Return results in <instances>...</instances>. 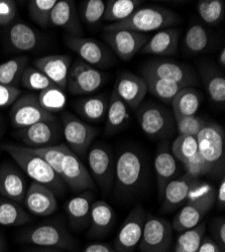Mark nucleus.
<instances>
[{"label":"nucleus","mask_w":225,"mask_h":252,"mask_svg":"<svg viewBox=\"0 0 225 252\" xmlns=\"http://www.w3.org/2000/svg\"><path fill=\"white\" fill-rule=\"evenodd\" d=\"M105 8L106 2L102 0H86L81 2L80 14L86 25L95 26L103 19Z\"/></svg>","instance_id":"obj_46"},{"label":"nucleus","mask_w":225,"mask_h":252,"mask_svg":"<svg viewBox=\"0 0 225 252\" xmlns=\"http://www.w3.org/2000/svg\"><path fill=\"white\" fill-rule=\"evenodd\" d=\"M103 38L120 60L128 62L146 46L150 36L132 31L115 30L104 32Z\"/></svg>","instance_id":"obj_17"},{"label":"nucleus","mask_w":225,"mask_h":252,"mask_svg":"<svg viewBox=\"0 0 225 252\" xmlns=\"http://www.w3.org/2000/svg\"><path fill=\"white\" fill-rule=\"evenodd\" d=\"M136 118L141 130L154 139H166L175 128L174 115L158 103H142L138 107Z\"/></svg>","instance_id":"obj_6"},{"label":"nucleus","mask_w":225,"mask_h":252,"mask_svg":"<svg viewBox=\"0 0 225 252\" xmlns=\"http://www.w3.org/2000/svg\"><path fill=\"white\" fill-rule=\"evenodd\" d=\"M31 221L32 217L23 208L22 204L0 196V225L22 226Z\"/></svg>","instance_id":"obj_33"},{"label":"nucleus","mask_w":225,"mask_h":252,"mask_svg":"<svg viewBox=\"0 0 225 252\" xmlns=\"http://www.w3.org/2000/svg\"><path fill=\"white\" fill-rule=\"evenodd\" d=\"M115 213L105 201L93 202L90 210V232L93 237H102L110 232L114 224Z\"/></svg>","instance_id":"obj_28"},{"label":"nucleus","mask_w":225,"mask_h":252,"mask_svg":"<svg viewBox=\"0 0 225 252\" xmlns=\"http://www.w3.org/2000/svg\"><path fill=\"white\" fill-rule=\"evenodd\" d=\"M24 252H64V250L59 248H52V247H38L35 246L33 248H30Z\"/></svg>","instance_id":"obj_55"},{"label":"nucleus","mask_w":225,"mask_h":252,"mask_svg":"<svg viewBox=\"0 0 225 252\" xmlns=\"http://www.w3.org/2000/svg\"><path fill=\"white\" fill-rule=\"evenodd\" d=\"M25 173L9 161L0 163V196L24 204L28 191Z\"/></svg>","instance_id":"obj_20"},{"label":"nucleus","mask_w":225,"mask_h":252,"mask_svg":"<svg viewBox=\"0 0 225 252\" xmlns=\"http://www.w3.org/2000/svg\"><path fill=\"white\" fill-rule=\"evenodd\" d=\"M198 252H221V250L211 237L204 236L200 243Z\"/></svg>","instance_id":"obj_52"},{"label":"nucleus","mask_w":225,"mask_h":252,"mask_svg":"<svg viewBox=\"0 0 225 252\" xmlns=\"http://www.w3.org/2000/svg\"><path fill=\"white\" fill-rule=\"evenodd\" d=\"M58 0H31L29 2V15L38 27H50L51 12Z\"/></svg>","instance_id":"obj_43"},{"label":"nucleus","mask_w":225,"mask_h":252,"mask_svg":"<svg viewBox=\"0 0 225 252\" xmlns=\"http://www.w3.org/2000/svg\"><path fill=\"white\" fill-rule=\"evenodd\" d=\"M141 77H152L185 84L191 87L198 82L194 71L187 65L168 60H152L141 68Z\"/></svg>","instance_id":"obj_13"},{"label":"nucleus","mask_w":225,"mask_h":252,"mask_svg":"<svg viewBox=\"0 0 225 252\" xmlns=\"http://www.w3.org/2000/svg\"><path fill=\"white\" fill-rule=\"evenodd\" d=\"M218 64L222 69L225 68V49L224 48H222V50L218 56Z\"/></svg>","instance_id":"obj_56"},{"label":"nucleus","mask_w":225,"mask_h":252,"mask_svg":"<svg viewBox=\"0 0 225 252\" xmlns=\"http://www.w3.org/2000/svg\"><path fill=\"white\" fill-rule=\"evenodd\" d=\"M82 252H116V250L106 243H92L86 246Z\"/></svg>","instance_id":"obj_53"},{"label":"nucleus","mask_w":225,"mask_h":252,"mask_svg":"<svg viewBox=\"0 0 225 252\" xmlns=\"http://www.w3.org/2000/svg\"><path fill=\"white\" fill-rule=\"evenodd\" d=\"M147 216L145 209L140 205L131 210L116 235L114 241L116 252H134L140 242Z\"/></svg>","instance_id":"obj_15"},{"label":"nucleus","mask_w":225,"mask_h":252,"mask_svg":"<svg viewBox=\"0 0 225 252\" xmlns=\"http://www.w3.org/2000/svg\"><path fill=\"white\" fill-rule=\"evenodd\" d=\"M18 240L38 247L59 248L64 251H73L77 248V241L64 224L60 222H49L30 227L19 233Z\"/></svg>","instance_id":"obj_5"},{"label":"nucleus","mask_w":225,"mask_h":252,"mask_svg":"<svg viewBox=\"0 0 225 252\" xmlns=\"http://www.w3.org/2000/svg\"><path fill=\"white\" fill-rule=\"evenodd\" d=\"M10 121L14 128L23 129L40 121L52 120L56 117L40 106L37 95L29 93L19 96L11 105Z\"/></svg>","instance_id":"obj_12"},{"label":"nucleus","mask_w":225,"mask_h":252,"mask_svg":"<svg viewBox=\"0 0 225 252\" xmlns=\"http://www.w3.org/2000/svg\"><path fill=\"white\" fill-rule=\"evenodd\" d=\"M205 230V223H200L194 228L183 231L176 240L175 252H198Z\"/></svg>","instance_id":"obj_40"},{"label":"nucleus","mask_w":225,"mask_h":252,"mask_svg":"<svg viewBox=\"0 0 225 252\" xmlns=\"http://www.w3.org/2000/svg\"><path fill=\"white\" fill-rule=\"evenodd\" d=\"M170 148L173 156L183 164L188 162L198 155V143L196 136L179 135L173 141Z\"/></svg>","instance_id":"obj_41"},{"label":"nucleus","mask_w":225,"mask_h":252,"mask_svg":"<svg viewBox=\"0 0 225 252\" xmlns=\"http://www.w3.org/2000/svg\"><path fill=\"white\" fill-rule=\"evenodd\" d=\"M215 194L216 190L212 185L199 181L191 190L179 213L174 217L173 230L183 232L200 224L214 206Z\"/></svg>","instance_id":"obj_2"},{"label":"nucleus","mask_w":225,"mask_h":252,"mask_svg":"<svg viewBox=\"0 0 225 252\" xmlns=\"http://www.w3.org/2000/svg\"><path fill=\"white\" fill-rule=\"evenodd\" d=\"M62 124H60L57 118H55L18 129L16 134L28 148L40 149L56 145L62 137Z\"/></svg>","instance_id":"obj_16"},{"label":"nucleus","mask_w":225,"mask_h":252,"mask_svg":"<svg viewBox=\"0 0 225 252\" xmlns=\"http://www.w3.org/2000/svg\"><path fill=\"white\" fill-rule=\"evenodd\" d=\"M145 79L147 86H148V93H151L158 99L161 100L166 103H172L175 96L184 88L189 87L185 84L176 83L169 80H162L157 79L152 77H142Z\"/></svg>","instance_id":"obj_36"},{"label":"nucleus","mask_w":225,"mask_h":252,"mask_svg":"<svg viewBox=\"0 0 225 252\" xmlns=\"http://www.w3.org/2000/svg\"><path fill=\"white\" fill-rule=\"evenodd\" d=\"M198 154L211 166L212 172H218L224 164V131L220 125L206 122L196 135Z\"/></svg>","instance_id":"obj_7"},{"label":"nucleus","mask_w":225,"mask_h":252,"mask_svg":"<svg viewBox=\"0 0 225 252\" xmlns=\"http://www.w3.org/2000/svg\"><path fill=\"white\" fill-rule=\"evenodd\" d=\"M6 241L3 237V235L0 233V252H4L6 249Z\"/></svg>","instance_id":"obj_57"},{"label":"nucleus","mask_w":225,"mask_h":252,"mask_svg":"<svg viewBox=\"0 0 225 252\" xmlns=\"http://www.w3.org/2000/svg\"><path fill=\"white\" fill-rule=\"evenodd\" d=\"M93 202L94 195L89 191H85L66 203V213L73 229H84L89 225L90 210Z\"/></svg>","instance_id":"obj_27"},{"label":"nucleus","mask_w":225,"mask_h":252,"mask_svg":"<svg viewBox=\"0 0 225 252\" xmlns=\"http://www.w3.org/2000/svg\"><path fill=\"white\" fill-rule=\"evenodd\" d=\"M7 38L10 46L18 52H31L39 45L36 32L22 22L15 23L9 28Z\"/></svg>","instance_id":"obj_31"},{"label":"nucleus","mask_w":225,"mask_h":252,"mask_svg":"<svg viewBox=\"0 0 225 252\" xmlns=\"http://www.w3.org/2000/svg\"><path fill=\"white\" fill-rule=\"evenodd\" d=\"M186 170V175L199 180L200 177L212 173L211 166L199 154L190 159L188 162L184 163Z\"/></svg>","instance_id":"obj_48"},{"label":"nucleus","mask_w":225,"mask_h":252,"mask_svg":"<svg viewBox=\"0 0 225 252\" xmlns=\"http://www.w3.org/2000/svg\"><path fill=\"white\" fill-rule=\"evenodd\" d=\"M173 242V227L157 216H147L142 236L138 244L141 252H169Z\"/></svg>","instance_id":"obj_9"},{"label":"nucleus","mask_w":225,"mask_h":252,"mask_svg":"<svg viewBox=\"0 0 225 252\" xmlns=\"http://www.w3.org/2000/svg\"><path fill=\"white\" fill-rule=\"evenodd\" d=\"M142 4L140 0H109L106 2L104 20L118 24L129 18Z\"/></svg>","instance_id":"obj_37"},{"label":"nucleus","mask_w":225,"mask_h":252,"mask_svg":"<svg viewBox=\"0 0 225 252\" xmlns=\"http://www.w3.org/2000/svg\"><path fill=\"white\" fill-rule=\"evenodd\" d=\"M40 106L47 112L54 114L62 111L67 105V94L64 89L56 85L49 87L37 94Z\"/></svg>","instance_id":"obj_39"},{"label":"nucleus","mask_w":225,"mask_h":252,"mask_svg":"<svg viewBox=\"0 0 225 252\" xmlns=\"http://www.w3.org/2000/svg\"><path fill=\"white\" fill-rule=\"evenodd\" d=\"M28 64L29 58L26 56L15 57L0 64V84L17 88Z\"/></svg>","instance_id":"obj_34"},{"label":"nucleus","mask_w":225,"mask_h":252,"mask_svg":"<svg viewBox=\"0 0 225 252\" xmlns=\"http://www.w3.org/2000/svg\"><path fill=\"white\" fill-rule=\"evenodd\" d=\"M178 160L171 152L168 141H162L158 148L155 158V172L159 196L161 198L166 186L178 173Z\"/></svg>","instance_id":"obj_24"},{"label":"nucleus","mask_w":225,"mask_h":252,"mask_svg":"<svg viewBox=\"0 0 225 252\" xmlns=\"http://www.w3.org/2000/svg\"><path fill=\"white\" fill-rule=\"evenodd\" d=\"M180 22V16L170 9L160 6H147L137 8L124 22L106 26L104 28V32L127 30L147 33L171 28L178 25Z\"/></svg>","instance_id":"obj_3"},{"label":"nucleus","mask_w":225,"mask_h":252,"mask_svg":"<svg viewBox=\"0 0 225 252\" xmlns=\"http://www.w3.org/2000/svg\"><path fill=\"white\" fill-rule=\"evenodd\" d=\"M180 32L177 29L161 30L150 37L146 46L141 49L142 55L154 56H173L179 47Z\"/></svg>","instance_id":"obj_26"},{"label":"nucleus","mask_w":225,"mask_h":252,"mask_svg":"<svg viewBox=\"0 0 225 252\" xmlns=\"http://www.w3.org/2000/svg\"><path fill=\"white\" fill-rule=\"evenodd\" d=\"M67 145L64 143L56 144L52 146H46L40 149H31L33 153L42 158L52 169L60 176L61 175V163L64 157V152Z\"/></svg>","instance_id":"obj_45"},{"label":"nucleus","mask_w":225,"mask_h":252,"mask_svg":"<svg viewBox=\"0 0 225 252\" xmlns=\"http://www.w3.org/2000/svg\"><path fill=\"white\" fill-rule=\"evenodd\" d=\"M105 75L82 60H76L70 67L67 89L73 95L93 94L103 86Z\"/></svg>","instance_id":"obj_10"},{"label":"nucleus","mask_w":225,"mask_h":252,"mask_svg":"<svg viewBox=\"0 0 225 252\" xmlns=\"http://www.w3.org/2000/svg\"><path fill=\"white\" fill-rule=\"evenodd\" d=\"M202 103L201 93L193 87L182 89L172 101L173 115L193 116L198 112Z\"/></svg>","instance_id":"obj_32"},{"label":"nucleus","mask_w":225,"mask_h":252,"mask_svg":"<svg viewBox=\"0 0 225 252\" xmlns=\"http://www.w3.org/2000/svg\"><path fill=\"white\" fill-rule=\"evenodd\" d=\"M212 239L216 242L221 252H225V219L224 217L215 218L211 225Z\"/></svg>","instance_id":"obj_50"},{"label":"nucleus","mask_w":225,"mask_h":252,"mask_svg":"<svg viewBox=\"0 0 225 252\" xmlns=\"http://www.w3.org/2000/svg\"><path fill=\"white\" fill-rule=\"evenodd\" d=\"M24 205L30 213L38 217L50 216L58 209L57 196L50 189L35 182L28 188Z\"/></svg>","instance_id":"obj_21"},{"label":"nucleus","mask_w":225,"mask_h":252,"mask_svg":"<svg viewBox=\"0 0 225 252\" xmlns=\"http://www.w3.org/2000/svg\"><path fill=\"white\" fill-rule=\"evenodd\" d=\"M201 75L211 100L217 104H224L225 78L223 74L214 67L204 66L201 68Z\"/></svg>","instance_id":"obj_35"},{"label":"nucleus","mask_w":225,"mask_h":252,"mask_svg":"<svg viewBox=\"0 0 225 252\" xmlns=\"http://www.w3.org/2000/svg\"><path fill=\"white\" fill-rule=\"evenodd\" d=\"M113 91L129 108L135 110L144 103L148 86L141 76L126 71L118 74Z\"/></svg>","instance_id":"obj_19"},{"label":"nucleus","mask_w":225,"mask_h":252,"mask_svg":"<svg viewBox=\"0 0 225 252\" xmlns=\"http://www.w3.org/2000/svg\"><path fill=\"white\" fill-rule=\"evenodd\" d=\"M197 10L204 23L216 25L224 18L225 2L223 0H201L197 3Z\"/></svg>","instance_id":"obj_42"},{"label":"nucleus","mask_w":225,"mask_h":252,"mask_svg":"<svg viewBox=\"0 0 225 252\" xmlns=\"http://www.w3.org/2000/svg\"><path fill=\"white\" fill-rule=\"evenodd\" d=\"M1 127H2V122H1V120H0V136H1V134H2V130H1Z\"/></svg>","instance_id":"obj_58"},{"label":"nucleus","mask_w":225,"mask_h":252,"mask_svg":"<svg viewBox=\"0 0 225 252\" xmlns=\"http://www.w3.org/2000/svg\"><path fill=\"white\" fill-rule=\"evenodd\" d=\"M20 95H22V91L18 88L8 87L0 84V108L11 106Z\"/></svg>","instance_id":"obj_51"},{"label":"nucleus","mask_w":225,"mask_h":252,"mask_svg":"<svg viewBox=\"0 0 225 252\" xmlns=\"http://www.w3.org/2000/svg\"><path fill=\"white\" fill-rule=\"evenodd\" d=\"M72 65V58L68 55H51L33 61L35 69L44 73L56 86L67 89V81Z\"/></svg>","instance_id":"obj_22"},{"label":"nucleus","mask_w":225,"mask_h":252,"mask_svg":"<svg viewBox=\"0 0 225 252\" xmlns=\"http://www.w3.org/2000/svg\"><path fill=\"white\" fill-rule=\"evenodd\" d=\"M145 160L137 151L126 149L121 151L115 160L114 183L116 193L121 196H131L138 191L145 179Z\"/></svg>","instance_id":"obj_4"},{"label":"nucleus","mask_w":225,"mask_h":252,"mask_svg":"<svg viewBox=\"0 0 225 252\" xmlns=\"http://www.w3.org/2000/svg\"><path fill=\"white\" fill-rule=\"evenodd\" d=\"M64 183L74 193L93 190L95 183L87 167L70 149L66 148L61 163V175Z\"/></svg>","instance_id":"obj_14"},{"label":"nucleus","mask_w":225,"mask_h":252,"mask_svg":"<svg viewBox=\"0 0 225 252\" xmlns=\"http://www.w3.org/2000/svg\"><path fill=\"white\" fill-rule=\"evenodd\" d=\"M211 44L208 31L201 25H193L184 38V47L189 54L198 55L205 52Z\"/></svg>","instance_id":"obj_38"},{"label":"nucleus","mask_w":225,"mask_h":252,"mask_svg":"<svg viewBox=\"0 0 225 252\" xmlns=\"http://www.w3.org/2000/svg\"><path fill=\"white\" fill-rule=\"evenodd\" d=\"M50 26L63 29L72 36H82L83 33L76 4L72 0H58L51 12Z\"/></svg>","instance_id":"obj_23"},{"label":"nucleus","mask_w":225,"mask_h":252,"mask_svg":"<svg viewBox=\"0 0 225 252\" xmlns=\"http://www.w3.org/2000/svg\"><path fill=\"white\" fill-rule=\"evenodd\" d=\"M175 126L179 135L196 136L206 124V121L196 115L193 116H174Z\"/></svg>","instance_id":"obj_47"},{"label":"nucleus","mask_w":225,"mask_h":252,"mask_svg":"<svg viewBox=\"0 0 225 252\" xmlns=\"http://www.w3.org/2000/svg\"><path fill=\"white\" fill-rule=\"evenodd\" d=\"M105 117V132L107 134H114L125 129L130 119L127 104L116 95L114 91H112L108 99V107Z\"/></svg>","instance_id":"obj_29"},{"label":"nucleus","mask_w":225,"mask_h":252,"mask_svg":"<svg viewBox=\"0 0 225 252\" xmlns=\"http://www.w3.org/2000/svg\"><path fill=\"white\" fill-rule=\"evenodd\" d=\"M215 203L218 206V208L223 209L225 206V177L224 175L221 178L220 185L217 189L215 194Z\"/></svg>","instance_id":"obj_54"},{"label":"nucleus","mask_w":225,"mask_h":252,"mask_svg":"<svg viewBox=\"0 0 225 252\" xmlns=\"http://www.w3.org/2000/svg\"><path fill=\"white\" fill-rule=\"evenodd\" d=\"M91 177L94 178L104 194H108L113 186L115 159L108 146L96 143L87 153Z\"/></svg>","instance_id":"obj_11"},{"label":"nucleus","mask_w":225,"mask_h":252,"mask_svg":"<svg viewBox=\"0 0 225 252\" xmlns=\"http://www.w3.org/2000/svg\"><path fill=\"white\" fill-rule=\"evenodd\" d=\"M20 85L31 91L40 92L54 86L55 84L39 70L35 69L34 67L28 66L22 76Z\"/></svg>","instance_id":"obj_44"},{"label":"nucleus","mask_w":225,"mask_h":252,"mask_svg":"<svg viewBox=\"0 0 225 252\" xmlns=\"http://www.w3.org/2000/svg\"><path fill=\"white\" fill-rule=\"evenodd\" d=\"M200 180L194 179L188 175L172 180L165 188L162 193V211L172 212L186 202L192 189Z\"/></svg>","instance_id":"obj_25"},{"label":"nucleus","mask_w":225,"mask_h":252,"mask_svg":"<svg viewBox=\"0 0 225 252\" xmlns=\"http://www.w3.org/2000/svg\"><path fill=\"white\" fill-rule=\"evenodd\" d=\"M62 130L67 146L77 157H85L98 131L70 112L62 116Z\"/></svg>","instance_id":"obj_8"},{"label":"nucleus","mask_w":225,"mask_h":252,"mask_svg":"<svg viewBox=\"0 0 225 252\" xmlns=\"http://www.w3.org/2000/svg\"><path fill=\"white\" fill-rule=\"evenodd\" d=\"M0 149L11 157L17 166L32 182L43 185L56 195L62 196L66 190V184L52 167L26 145L5 143Z\"/></svg>","instance_id":"obj_1"},{"label":"nucleus","mask_w":225,"mask_h":252,"mask_svg":"<svg viewBox=\"0 0 225 252\" xmlns=\"http://www.w3.org/2000/svg\"><path fill=\"white\" fill-rule=\"evenodd\" d=\"M108 99L104 94L80 98L75 102L74 107L79 115L91 122L103 120L108 107Z\"/></svg>","instance_id":"obj_30"},{"label":"nucleus","mask_w":225,"mask_h":252,"mask_svg":"<svg viewBox=\"0 0 225 252\" xmlns=\"http://www.w3.org/2000/svg\"><path fill=\"white\" fill-rule=\"evenodd\" d=\"M64 40L66 46L78 55L80 60L92 67H105L111 63V55L106 47L93 38L66 35Z\"/></svg>","instance_id":"obj_18"},{"label":"nucleus","mask_w":225,"mask_h":252,"mask_svg":"<svg viewBox=\"0 0 225 252\" xmlns=\"http://www.w3.org/2000/svg\"><path fill=\"white\" fill-rule=\"evenodd\" d=\"M17 13L16 5L11 0H0V26L10 25Z\"/></svg>","instance_id":"obj_49"}]
</instances>
